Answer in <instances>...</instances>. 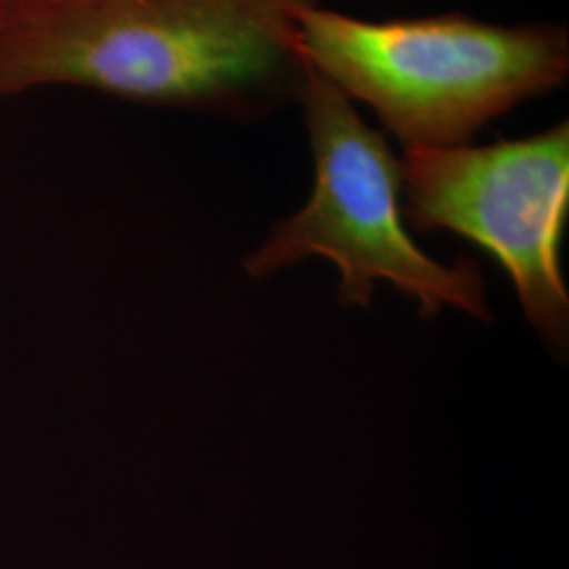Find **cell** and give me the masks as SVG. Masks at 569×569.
I'll use <instances>...</instances> for the list:
<instances>
[{"instance_id": "cell-1", "label": "cell", "mask_w": 569, "mask_h": 569, "mask_svg": "<svg viewBox=\"0 0 569 569\" xmlns=\"http://www.w3.org/2000/svg\"><path fill=\"white\" fill-rule=\"evenodd\" d=\"M315 0H7L0 100L42 87L230 108L302 81L298 13Z\"/></svg>"}, {"instance_id": "cell-2", "label": "cell", "mask_w": 569, "mask_h": 569, "mask_svg": "<svg viewBox=\"0 0 569 569\" xmlns=\"http://www.w3.org/2000/svg\"><path fill=\"white\" fill-rule=\"evenodd\" d=\"M298 51L406 148L462 146L569 72L563 30L467 16L363 21L310 4L298 13Z\"/></svg>"}, {"instance_id": "cell-5", "label": "cell", "mask_w": 569, "mask_h": 569, "mask_svg": "<svg viewBox=\"0 0 569 569\" xmlns=\"http://www.w3.org/2000/svg\"><path fill=\"white\" fill-rule=\"evenodd\" d=\"M4 4H7V0H0V20H2V13H4Z\"/></svg>"}, {"instance_id": "cell-4", "label": "cell", "mask_w": 569, "mask_h": 569, "mask_svg": "<svg viewBox=\"0 0 569 569\" xmlns=\"http://www.w3.org/2000/svg\"><path fill=\"white\" fill-rule=\"evenodd\" d=\"M403 218L449 230L509 272L529 323L568 345L569 298L559 249L569 209V127L489 146L406 148Z\"/></svg>"}, {"instance_id": "cell-3", "label": "cell", "mask_w": 569, "mask_h": 569, "mask_svg": "<svg viewBox=\"0 0 569 569\" xmlns=\"http://www.w3.org/2000/svg\"><path fill=\"white\" fill-rule=\"evenodd\" d=\"M302 58V56H300ZM302 102L315 157V190L302 211L272 228L244 268L268 277L306 258H327L340 270L338 302H371L373 284L392 283L430 317L443 306L489 321L479 266L460 258L441 264L413 243L403 224L401 161L345 93L302 58Z\"/></svg>"}]
</instances>
